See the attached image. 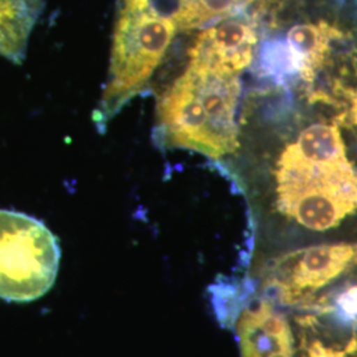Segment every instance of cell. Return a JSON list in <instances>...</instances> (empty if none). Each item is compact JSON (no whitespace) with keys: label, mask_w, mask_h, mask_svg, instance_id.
Listing matches in <instances>:
<instances>
[{"label":"cell","mask_w":357,"mask_h":357,"mask_svg":"<svg viewBox=\"0 0 357 357\" xmlns=\"http://www.w3.org/2000/svg\"><path fill=\"white\" fill-rule=\"evenodd\" d=\"M245 277L280 306L331 315L357 328V243L280 255L246 270Z\"/></svg>","instance_id":"3957f363"},{"label":"cell","mask_w":357,"mask_h":357,"mask_svg":"<svg viewBox=\"0 0 357 357\" xmlns=\"http://www.w3.org/2000/svg\"><path fill=\"white\" fill-rule=\"evenodd\" d=\"M178 35L176 26L150 0H116L109 75L93 114L98 131L149 88Z\"/></svg>","instance_id":"277c9868"},{"label":"cell","mask_w":357,"mask_h":357,"mask_svg":"<svg viewBox=\"0 0 357 357\" xmlns=\"http://www.w3.org/2000/svg\"><path fill=\"white\" fill-rule=\"evenodd\" d=\"M57 237L38 218L0 209V298L33 302L48 293L60 268Z\"/></svg>","instance_id":"5b68a950"},{"label":"cell","mask_w":357,"mask_h":357,"mask_svg":"<svg viewBox=\"0 0 357 357\" xmlns=\"http://www.w3.org/2000/svg\"><path fill=\"white\" fill-rule=\"evenodd\" d=\"M240 77L237 146L220 166L249 209L248 270L357 243L356 0H290L265 15Z\"/></svg>","instance_id":"6da1fadb"},{"label":"cell","mask_w":357,"mask_h":357,"mask_svg":"<svg viewBox=\"0 0 357 357\" xmlns=\"http://www.w3.org/2000/svg\"><path fill=\"white\" fill-rule=\"evenodd\" d=\"M187 57L158 98L153 139L165 150L203 153L218 165L237 146L241 77L221 65Z\"/></svg>","instance_id":"7a4b0ae2"},{"label":"cell","mask_w":357,"mask_h":357,"mask_svg":"<svg viewBox=\"0 0 357 357\" xmlns=\"http://www.w3.org/2000/svg\"><path fill=\"white\" fill-rule=\"evenodd\" d=\"M290 310L293 357H357V328L331 315Z\"/></svg>","instance_id":"8992f818"},{"label":"cell","mask_w":357,"mask_h":357,"mask_svg":"<svg viewBox=\"0 0 357 357\" xmlns=\"http://www.w3.org/2000/svg\"><path fill=\"white\" fill-rule=\"evenodd\" d=\"M44 0H0V56L22 64Z\"/></svg>","instance_id":"52a82bcc"}]
</instances>
